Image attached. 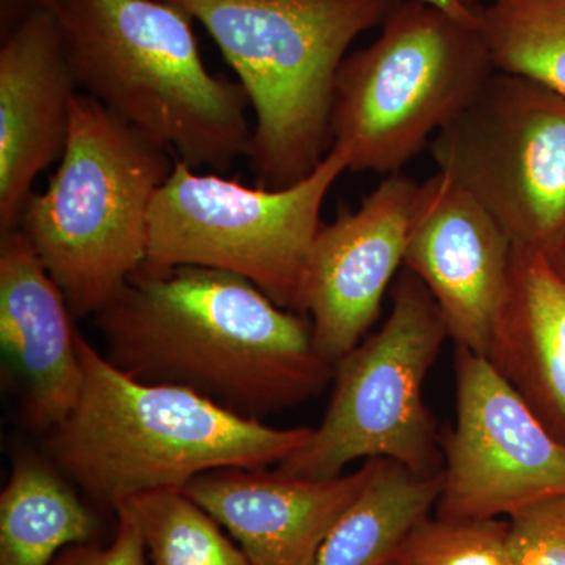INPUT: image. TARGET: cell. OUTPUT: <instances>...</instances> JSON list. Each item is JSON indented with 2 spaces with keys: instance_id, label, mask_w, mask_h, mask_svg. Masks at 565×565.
Segmentation results:
<instances>
[{
  "instance_id": "1",
  "label": "cell",
  "mask_w": 565,
  "mask_h": 565,
  "mask_svg": "<svg viewBox=\"0 0 565 565\" xmlns=\"http://www.w3.org/2000/svg\"><path fill=\"white\" fill-rule=\"evenodd\" d=\"M95 318L104 355L122 373L247 418L296 407L333 381L310 319L225 270L140 269Z\"/></svg>"
},
{
  "instance_id": "2",
  "label": "cell",
  "mask_w": 565,
  "mask_h": 565,
  "mask_svg": "<svg viewBox=\"0 0 565 565\" xmlns=\"http://www.w3.org/2000/svg\"><path fill=\"white\" fill-rule=\"evenodd\" d=\"M79 399L46 433V457L98 508L181 490L221 468H267L302 448L313 427L269 426L182 386L122 373L79 334Z\"/></svg>"
},
{
  "instance_id": "3",
  "label": "cell",
  "mask_w": 565,
  "mask_h": 565,
  "mask_svg": "<svg viewBox=\"0 0 565 565\" xmlns=\"http://www.w3.org/2000/svg\"><path fill=\"white\" fill-rule=\"evenodd\" d=\"M77 85L192 169L228 172L252 154L239 82L204 66L192 18L166 0H44Z\"/></svg>"
},
{
  "instance_id": "4",
  "label": "cell",
  "mask_w": 565,
  "mask_h": 565,
  "mask_svg": "<svg viewBox=\"0 0 565 565\" xmlns=\"http://www.w3.org/2000/svg\"><path fill=\"white\" fill-rule=\"evenodd\" d=\"M200 22L253 110L255 184H296L332 150L334 81L349 47L399 0H166Z\"/></svg>"
},
{
  "instance_id": "5",
  "label": "cell",
  "mask_w": 565,
  "mask_h": 565,
  "mask_svg": "<svg viewBox=\"0 0 565 565\" xmlns=\"http://www.w3.org/2000/svg\"><path fill=\"white\" fill-rule=\"evenodd\" d=\"M173 156L77 93L57 172L29 199L18 226L74 318L102 313L143 267L152 202Z\"/></svg>"
},
{
  "instance_id": "6",
  "label": "cell",
  "mask_w": 565,
  "mask_h": 565,
  "mask_svg": "<svg viewBox=\"0 0 565 565\" xmlns=\"http://www.w3.org/2000/svg\"><path fill=\"white\" fill-rule=\"evenodd\" d=\"M494 71L479 20L399 0L377 39L341 63L332 147L348 154L351 172L399 173Z\"/></svg>"
},
{
  "instance_id": "7",
  "label": "cell",
  "mask_w": 565,
  "mask_h": 565,
  "mask_svg": "<svg viewBox=\"0 0 565 565\" xmlns=\"http://www.w3.org/2000/svg\"><path fill=\"white\" fill-rule=\"evenodd\" d=\"M446 338L434 297L405 269L394 282L384 326L334 363L322 423L278 470L329 479L355 460L386 459L415 475H440L441 438L423 386Z\"/></svg>"
},
{
  "instance_id": "8",
  "label": "cell",
  "mask_w": 565,
  "mask_h": 565,
  "mask_svg": "<svg viewBox=\"0 0 565 565\" xmlns=\"http://www.w3.org/2000/svg\"><path fill=\"white\" fill-rule=\"evenodd\" d=\"M345 170L348 154L332 147L303 180L285 189H263L196 173L178 159L152 202L141 269L225 270L247 278L278 307L297 313L323 203Z\"/></svg>"
},
{
  "instance_id": "9",
  "label": "cell",
  "mask_w": 565,
  "mask_h": 565,
  "mask_svg": "<svg viewBox=\"0 0 565 565\" xmlns=\"http://www.w3.org/2000/svg\"><path fill=\"white\" fill-rule=\"evenodd\" d=\"M448 174L504 230L514 250L565 256V96L494 71L430 140Z\"/></svg>"
},
{
  "instance_id": "10",
  "label": "cell",
  "mask_w": 565,
  "mask_h": 565,
  "mask_svg": "<svg viewBox=\"0 0 565 565\" xmlns=\"http://www.w3.org/2000/svg\"><path fill=\"white\" fill-rule=\"evenodd\" d=\"M456 424L441 438L435 515L493 520L565 494V446L486 356L456 353Z\"/></svg>"
},
{
  "instance_id": "11",
  "label": "cell",
  "mask_w": 565,
  "mask_h": 565,
  "mask_svg": "<svg viewBox=\"0 0 565 565\" xmlns=\"http://www.w3.org/2000/svg\"><path fill=\"white\" fill-rule=\"evenodd\" d=\"M418 182L388 174L360 204L316 234L297 313L310 316L316 351L340 362L366 337L404 264Z\"/></svg>"
},
{
  "instance_id": "12",
  "label": "cell",
  "mask_w": 565,
  "mask_h": 565,
  "mask_svg": "<svg viewBox=\"0 0 565 565\" xmlns=\"http://www.w3.org/2000/svg\"><path fill=\"white\" fill-rule=\"evenodd\" d=\"M514 245L448 174L419 184L404 266L434 297L457 349L489 359Z\"/></svg>"
},
{
  "instance_id": "13",
  "label": "cell",
  "mask_w": 565,
  "mask_h": 565,
  "mask_svg": "<svg viewBox=\"0 0 565 565\" xmlns=\"http://www.w3.org/2000/svg\"><path fill=\"white\" fill-rule=\"evenodd\" d=\"M77 88L43 0L0 44V234L20 226L36 178L61 161Z\"/></svg>"
},
{
  "instance_id": "14",
  "label": "cell",
  "mask_w": 565,
  "mask_h": 565,
  "mask_svg": "<svg viewBox=\"0 0 565 565\" xmlns=\"http://www.w3.org/2000/svg\"><path fill=\"white\" fill-rule=\"evenodd\" d=\"M379 459L353 473L300 478L267 468H221L188 494L226 531L250 565H315L327 535L373 478Z\"/></svg>"
},
{
  "instance_id": "15",
  "label": "cell",
  "mask_w": 565,
  "mask_h": 565,
  "mask_svg": "<svg viewBox=\"0 0 565 565\" xmlns=\"http://www.w3.org/2000/svg\"><path fill=\"white\" fill-rule=\"evenodd\" d=\"M73 319L21 230L0 234V344L33 430L50 433L79 399L84 371Z\"/></svg>"
},
{
  "instance_id": "16",
  "label": "cell",
  "mask_w": 565,
  "mask_h": 565,
  "mask_svg": "<svg viewBox=\"0 0 565 565\" xmlns=\"http://www.w3.org/2000/svg\"><path fill=\"white\" fill-rule=\"evenodd\" d=\"M490 363L565 446V273L514 250Z\"/></svg>"
},
{
  "instance_id": "17",
  "label": "cell",
  "mask_w": 565,
  "mask_h": 565,
  "mask_svg": "<svg viewBox=\"0 0 565 565\" xmlns=\"http://www.w3.org/2000/svg\"><path fill=\"white\" fill-rule=\"evenodd\" d=\"M71 484L47 457H14L0 494V565H50L66 546L99 542V516Z\"/></svg>"
},
{
  "instance_id": "18",
  "label": "cell",
  "mask_w": 565,
  "mask_h": 565,
  "mask_svg": "<svg viewBox=\"0 0 565 565\" xmlns=\"http://www.w3.org/2000/svg\"><path fill=\"white\" fill-rule=\"evenodd\" d=\"M441 473H412L379 459L373 478L327 535L315 565H384L408 531L429 515Z\"/></svg>"
},
{
  "instance_id": "19",
  "label": "cell",
  "mask_w": 565,
  "mask_h": 565,
  "mask_svg": "<svg viewBox=\"0 0 565 565\" xmlns=\"http://www.w3.org/2000/svg\"><path fill=\"white\" fill-rule=\"evenodd\" d=\"M478 17L494 70L565 96V0H493Z\"/></svg>"
},
{
  "instance_id": "20",
  "label": "cell",
  "mask_w": 565,
  "mask_h": 565,
  "mask_svg": "<svg viewBox=\"0 0 565 565\" xmlns=\"http://www.w3.org/2000/svg\"><path fill=\"white\" fill-rule=\"evenodd\" d=\"M118 508L136 520L150 565H250L239 545L181 490L136 494Z\"/></svg>"
},
{
  "instance_id": "21",
  "label": "cell",
  "mask_w": 565,
  "mask_h": 565,
  "mask_svg": "<svg viewBox=\"0 0 565 565\" xmlns=\"http://www.w3.org/2000/svg\"><path fill=\"white\" fill-rule=\"evenodd\" d=\"M509 520L424 516L384 565H509Z\"/></svg>"
},
{
  "instance_id": "22",
  "label": "cell",
  "mask_w": 565,
  "mask_h": 565,
  "mask_svg": "<svg viewBox=\"0 0 565 565\" xmlns=\"http://www.w3.org/2000/svg\"><path fill=\"white\" fill-rule=\"evenodd\" d=\"M509 520V565H565V494L527 505Z\"/></svg>"
},
{
  "instance_id": "23",
  "label": "cell",
  "mask_w": 565,
  "mask_h": 565,
  "mask_svg": "<svg viewBox=\"0 0 565 565\" xmlns=\"http://www.w3.org/2000/svg\"><path fill=\"white\" fill-rule=\"evenodd\" d=\"M115 515L117 527L109 544L90 542L66 546L50 565H150L136 520L122 508H118Z\"/></svg>"
},
{
  "instance_id": "24",
  "label": "cell",
  "mask_w": 565,
  "mask_h": 565,
  "mask_svg": "<svg viewBox=\"0 0 565 565\" xmlns=\"http://www.w3.org/2000/svg\"><path fill=\"white\" fill-rule=\"evenodd\" d=\"M41 3L43 0H0V33L10 31Z\"/></svg>"
},
{
  "instance_id": "25",
  "label": "cell",
  "mask_w": 565,
  "mask_h": 565,
  "mask_svg": "<svg viewBox=\"0 0 565 565\" xmlns=\"http://www.w3.org/2000/svg\"><path fill=\"white\" fill-rule=\"evenodd\" d=\"M433 2L435 6L441 7L449 13L456 14V17L463 18V20L478 21V9H471V7L465 6L460 0H427Z\"/></svg>"
},
{
  "instance_id": "26",
  "label": "cell",
  "mask_w": 565,
  "mask_h": 565,
  "mask_svg": "<svg viewBox=\"0 0 565 565\" xmlns=\"http://www.w3.org/2000/svg\"><path fill=\"white\" fill-rule=\"evenodd\" d=\"M465 6L471 7V9H479L482 6V0H460ZM487 2H493V0H486Z\"/></svg>"
},
{
  "instance_id": "27",
  "label": "cell",
  "mask_w": 565,
  "mask_h": 565,
  "mask_svg": "<svg viewBox=\"0 0 565 565\" xmlns=\"http://www.w3.org/2000/svg\"><path fill=\"white\" fill-rule=\"evenodd\" d=\"M563 270H564V273H565V256H564Z\"/></svg>"
}]
</instances>
